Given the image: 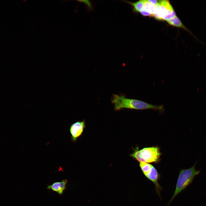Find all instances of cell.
<instances>
[{
	"instance_id": "cell-1",
	"label": "cell",
	"mask_w": 206,
	"mask_h": 206,
	"mask_svg": "<svg viewBox=\"0 0 206 206\" xmlns=\"http://www.w3.org/2000/svg\"><path fill=\"white\" fill-rule=\"evenodd\" d=\"M111 102L114 105L115 111L124 108L136 110L150 109L158 110L161 112L164 111L163 105H155L137 99L128 98L124 94H113Z\"/></svg>"
},
{
	"instance_id": "cell-2",
	"label": "cell",
	"mask_w": 206,
	"mask_h": 206,
	"mask_svg": "<svg viewBox=\"0 0 206 206\" xmlns=\"http://www.w3.org/2000/svg\"><path fill=\"white\" fill-rule=\"evenodd\" d=\"M197 162V161L191 167L180 171L175 189L169 203L179 194L190 184L195 177L200 173V170H196L195 169V166Z\"/></svg>"
},
{
	"instance_id": "cell-3",
	"label": "cell",
	"mask_w": 206,
	"mask_h": 206,
	"mask_svg": "<svg viewBox=\"0 0 206 206\" xmlns=\"http://www.w3.org/2000/svg\"><path fill=\"white\" fill-rule=\"evenodd\" d=\"M161 155L159 148L155 146L145 147L140 150L136 148L130 156L139 163L144 162L149 163L158 162Z\"/></svg>"
},
{
	"instance_id": "cell-4",
	"label": "cell",
	"mask_w": 206,
	"mask_h": 206,
	"mask_svg": "<svg viewBox=\"0 0 206 206\" xmlns=\"http://www.w3.org/2000/svg\"><path fill=\"white\" fill-rule=\"evenodd\" d=\"M174 11L168 1H159V3L155 6L154 16L157 20H162L165 17L170 15Z\"/></svg>"
},
{
	"instance_id": "cell-5",
	"label": "cell",
	"mask_w": 206,
	"mask_h": 206,
	"mask_svg": "<svg viewBox=\"0 0 206 206\" xmlns=\"http://www.w3.org/2000/svg\"><path fill=\"white\" fill-rule=\"evenodd\" d=\"M86 126L84 120L81 121H77L71 125L69 131L72 142H76L78 139L82 135Z\"/></svg>"
},
{
	"instance_id": "cell-6",
	"label": "cell",
	"mask_w": 206,
	"mask_h": 206,
	"mask_svg": "<svg viewBox=\"0 0 206 206\" xmlns=\"http://www.w3.org/2000/svg\"><path fill=\"white\" fill-rule=\"evenodd\" d=\"M68 182L67 179H63L61 181L54 182L51 185H47L46 188L48 190L55 192L61 196L67 189L66 185Z\"/></svg>"
},
{
	"instance_id": "cell-7",
	"label": "cell",
	"mask_w": 206,
	"mask_h": 206,
	"mask_svg": "<svg viewBox=\"0 0 206 206\" xmlns=\"http://www.w3.org/2000/svg\"><path fill=\"white\" fill-rule=\"evenodd\" d=\"M169 24L178 27L182 28L188 31L193 35L192 33L183 24L180 19L177 16L166 20Z\"/></svg>"
},
{
	"instance_id": "cell-8",
	"label": "cell",
	"mask_w": 206,
	"mask_h": 206,
	"mask_svg": "<svg viewBox=\"0 0 206 206\" xmlns=\"http://www.w3.org/2000/svg\"><path fill=\"white\" fill-rule=\"evenodd\" d=\"M131 4L133 7V10L136 12H140L144 8V3L143 0L139 1L135 3H132L124 1Z\"/></svg>"
},
{
	"instance_id": "cell-9",
	"label": "cell",
	"mask_w": 206,
	"mask_h": 206,
	"mask_svg": "<svg viewBox=\"0 0 206 206\" xmlns=\"http://www.w3.org/2000/svg\"><path fill=\"white\" fill-rule=\"evenodd\" d=\"M144 3V9L150 13L154 16L155 11V6L152 4L148 0H143Z\"/></svg>"
},
{
	"instance_id": "cell-10",
	"label": "cell",
	"mask_w": 206,
	"mask_h": 206,
	"mask_svg": "<svg viewBox=\"0 0 206 206\" xmlns=\"http://www.w3.org/2000/svg\"><path fill=\"white\" fill-rule=\"evenodd\" d=\"M152 166L150 164L147 163H139V167L144 176L150 170Z\"/></svg>"
},
{
	"instance_id": "cell-11",
	"label": "cell",
	"mask_w": 206,
	"mask_h": 206,
	"mask_svg": "<svg viewBox=\"0 0 206 206\" xmlns=\"http://www.w3.org/2000/svg\"><path fill=\"white\" fill-rule=\"evenodd\" d=\"M140 13L144 16H153L150 13L144 9L140 12Z\"/></svg>"
},
{
	"instance_id": "cell-12",
	"label": "cell",
	"mask_w": 206,
	"mask_h": 206,
	"mask_svg": "<svg viewBox=\"0 0 206 206\" xmlns=\"http://www.w3.org/2000/svg\"><path fill=\"white\" fill-rule=\"evenodd\" d=\"M149 2H150L152 4L156 6L159 3V1L157 0H148Z\"/></svg>"
}]
</instances>
